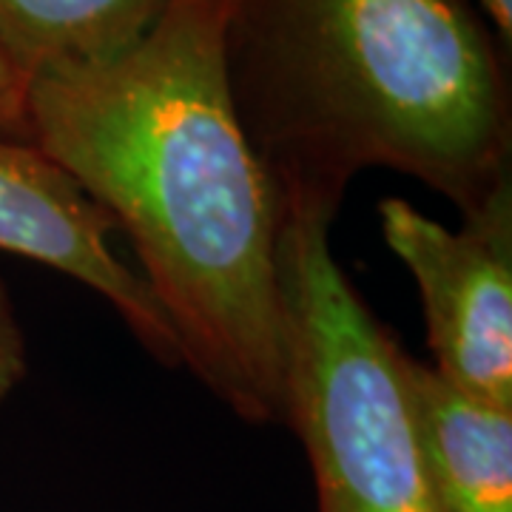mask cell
<instances>
[{
    "label": "cell",
    "instance_id": "obj_9",
    "mask_svg": "<svg viewBox=\"0 0 512 512\" xmlns=\"http://www.w3.org/2000/svg\"><path fill=\"white\" fill-rule=\"evenodd\" d=\"M0 137L29 140L26 80L3 55H0Z\"/></svg>",
    "mask_w": 512,
    "mask_h": 512
},
{
    "label": "cell",
    "instance_id": "obj_6",
    "mask_svg": "<svg viewBox=\"0 0 512 512\" xmlns=\"http://www.w3.org/2000/svg\"><path fill=\"white\" fill-rule=\"evenodd\" d=\"M421 450L444 512H512V407L458 390L404 356Z\"/></svg>",
    "mask_w": 512,
    "mask_h": 512
},
{
    "label": "cell",
    "instance_id": "obj_5",
    "mask_svg": "<svg viewBox=\"0 0 512 512\" xmlns=\"http://www.w3.org/2000/svg\"><path fill=\"white\" fill-rule=\"evenodd\" d=\"M114 220L35 143L0 137V251L35 259L103 296L165 367L180 342L146 279L111 251Z\"/></svg>",
    "mask_w": 512,
    "mask_h": 512
},
{
    "label": "cell",
    "instance_id": "obj_1",
    "mask_svg": "<svg viewBox=\"0 0 512 512\" xmlns=\"http://www.w3.org/2000/svg\"><path fill=\"white\" fill-rule=\"evenodd\" d=\"M231 0H168L111 60L26 83L29 143L120 228L180 359L248 424H285V211L225 74Z\"/></svg>",
    "mask_w": 512,
    "mask_h": 512
},
{
    "label": "cell",
    "instance_id": "obj_8",
    "mask_svg": "<svg viewBox=\"0 0 512 512\" xmlns=\"http://www.w3.org/2000/svg\"><path fill=\"white\" fill-rule=\"evenodd\" d=\"M26 367H29L26 339H23L18 316L12 311L9 293L0 282V404L18 390V384L26 376Z\"/></svg>",
    "mask_w": 512,
    "mask_h": 512
},
{
    "label": "cell",
    "instance_id": "obj_2",
    "mask_svg": "<svg viewBox=\"0 0 512 512\" xmlns=\"http://www.w3.org/2000/svg\"><path fill=\"white\" fill-rule=\"evenodd\" d=\"M222 52L285 217L333 222L370 168L461 217L512 177L510 52L470 0H231Z\"/></svg>",
    "mask_w": 512,
    "mask_h": 512
},
{
    "label": "cell",
    "instance_id": "obj_3",
    "mask_svg": "<svg viewBox=\"0 0 512 512\" xmlns=\"http://www.w3.org/2000/svg\"><path fill=\"white\" fill-rule=\"evenodd\" d=\"M330 225L285 217L279 248L285 424L311 461L316 512H444L404 382L407 350L336 262Z\"/></svg>",
    "mask_w": 512,
    "mask_h": 512
},
{
    "label": "cell",
    "instance_id": "obj_7",
    "mask_svg": "<svg viewBox=\"0 0 512 512\" xmlns=\"http://www.w3.org/2000/svg\"><path fill=\"white\" fill-rule=\"evenodd\" d=\"M168 0H0V55L29 83L126 52Z\"/></svg>",
    "mask_w": 512,
    "mask_h": 512
},
{
    "label": "cell",
    "instance_id": "obj_10",
    "mask_svg": "<svg viewBox=\"0 0 512 512\" xmlns=\"http://www.w3.org/2000/svg\"><path fill=\"white\" fill-rule=\"evenodd\" d=\"M484 15L493 20L495 35L501 40V46L510 52L512 46V0H478Z\"/></svg>",
    "mask_w": 512,
    "mask_h": 512
},
{
    "label": "cell",
    "instance_id": "obj_4",
    "mask_svg": "<svg viewBox=\"0 0 512 512\" xmlns=\"http://www.w3.org/2000/svg\"><path fill=\"white\" fill-rule=\"evenodd\" d=\"M379 222L419 285L436 370L481 402L512 407V177L458 231L402 197L379 202Z\"/></svg>",
    "mask_w": 512,
    "mask_h": 512
}]
</instances>
